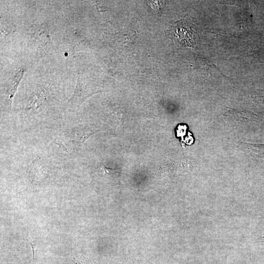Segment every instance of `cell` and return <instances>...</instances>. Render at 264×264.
I'll return each mask as SVG.
<instances>
[{
    "label": "cell",
    "instance_id": "1",
    "mask_svg": "<svg viewBox=\"0 0 264 264\" xmlns=\"http://www.w3.org/2000/svg\"><path fill=\"white\" fill-rule=\"evenodd\" d=\"M174 35L179 43L183 45L192 46L195 44V31L188 23L179 22L174 26Z\"/></svg>",
    "mask_w": 264,
    "mask_h": 264
},
{
    "label": "cell",
    "instance_id": "2",
    "mask_svg": "<svg viewBox=\"0 0 264 264\" xmlns=\"http://www.w3.org/2000/svg\"><path fill=\"white\" fill-rule=\"evenodd\" d=\"M96 131L86 127L75 128L73 130L72 142L76 146L80 147L90 135Z\"/></svg>",
    "mask_w": 264,
    "mask_h": 264
},
{
    "label": "cell",
    "instance_id": "3",
    "mask_svg": "<svg viewBox=\"0 0 264 264\" xmlns=\"http://www.w3.org/2000/svg\"><path fill=\"white\" fill-rule=\"evenodd\" d=\"M28 241L29 242L31 246L32 254H33V262L34 261L35 249L36 245H35V244L31 243V242L30 241H29V240H28Z\"/></svg>",
    "mask_w": 264,
    "mask_h": 264
}]
</instances>
